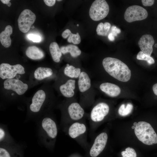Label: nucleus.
I'll return each mask as SVG.
<instances>
[{
	"mask_svg": "<svg viewBox=\"0 0 157 157\" xmlns=\"http://www.w3.org/2000/svg\"><path fill=\"white\" fill-rule=\"evenodd\" d=\"M67 41L75 44H79L81 42V39L79 33H77L76 34H75L71 33L67 39Z\"/></svg>",
	"mask_w": 157,
	"mask_h": 157,
	"instance_id": "26",
	"label": "nucleus"
},
{
	"mask_svg": "<svg viewBox=\"0 0 157 157\" xmlns=\"http://www.w3.org/2000/svg\"><path fill=\"white\" fill-rule=\"evenodd\" d=\"M109 10V6L106 1L96 0L90 8L89 15L92 20L98 21L106 17Z\"/></svg>",
	"mask_w": 157,
	"mask_h": 157,
	"instance_id": "3",
	"label": "nucleus"
},
{
	"mask_svg": "<svg viewBox=\"0 0 157 157\" xmlns=\"http://www.w3.org/2000/svg\"><path fill=\"white\" fill-rule=\"evenodd\" d=\"M100 90L109 96L114 97L119 95L121 89L117 85L110 83H102L99 87Z\"/></svg>",
	"mask_w": 157,
	"mask_h": 157,
	"instance_id": "14",
	"label": "nucleus"
},
{
	"mask_svg": "<svg viewBox=\"0 0 157 157\" xmlns=\"http://www.w3.org/2000/svg\"><path fill=\"white\" fill-rule=\"evenodd\" d=\"M4 89L12 90L19 95L24 94L28 88V85L21 80L15 78L6 79L3 83Z\"/></svg>",
	"mask_w": 157,
	"mask_h": 157,
	"instance_id": "7",
	"label": "nucleus"
},
{
	"mask_svg": "<svg viewBox=\"0 0 157 157\" xmlns=\"http://www.w3.org/2000/svg\"><path fill=\"white\" fill-rule=\"evenodd\" d=\"M35 14L28 9L24 10L20 14L17 20L19 30L26 33L30 29L36 19Z\"/></svg>",
	"mask_w": 157,
	"mask_h": 157,
	"instance_id": "6",
	"label": "nucleus"
},
{
	"mask_svg": "<svg viewBox=\"0 0 157 157\" xmlns=\"http://www.w3.org/2000/svg\"><path fill=\"white\" fill-rule=\"evenodd\" d=\"M75 88V81L70 79L59 87L60 91L65 97L70 98L74 95V90Z\"/></svg>",
	"mask_w": 157,
	"mask_h": 157,
	"instance_id": "15",
	"label": "nucleus"
},
{
	"mask_svg": "<svg viewBox=\"0 0 157 157\" xmlns=\"http://www.w3.org/2000/svg\"><path fill=\"white\" fill-rule=\"evenodd\" d=\"M45 90L40 89L37 91L33 96L29 109L32 112L37 113L41 110L47 98Z\"/></svg>",
	"mask_w": 157,
	"mask_h": 157,
	"instance_id": "10",
	"label": "nucleus"
},
{
	"mask_svg": "<svg viewBox=\"0 0 157 157\" xmlns=\"http://www.w3.org/2000/svg\"><path fill=\"white\" fill-rule=\"evenodd\" d=\"M81 73L80 68H76L74 66L67 64L64 70V74L70 78H78Z\"/></svg>",
	"mask_w": 157,
	"mask_h": 157,
	"instance_id": "23",
	"label": "nucleus"
},
{
	"mask_svg": "<svg viewBox=\"0 0 157 157\" xmlns=\"http://www.w3.org/2000/svg\"><path fill=\"white\" fill-rule=\"evenodd\" d=\"M79 26V24H77V26Z\"/></svg>",
	"mask_w": 157,
	"mask_h": 157,
	"instance_id": "42",
	"label": "nucleus"
},
{
	"mask_svg": "<svg viewBox=\"0 0 157 157\" xmlns=\"http://www.w3.org/2000/svg\"><path fill=\"white\" fill-rule=\"evenodd\" d=\"M148 13L143 7L138 5H133L128 7L124 14V18L126 21L131 22L140 21L146 18Z\"/></svg>",
	"mask_w": 157,
	"mask_h": 157,
	"instance_id": "5",
	"label": "nucleus"
},
{
	"mask_svg": "<svg viewBox=\"0 0 157 157\" xmlns=\"http://www.w3.org/2000/svg\"><path fill=\"white\" fill-rule=\"evenodd\" d=\"M142 2L144 6H151L154 3V0H142Z\"/></svg>",
	"mask_w": 157,
	"mask_h": 157,
	"instance_id": "31",
	"label": "nucleus"
},
{
	"mask_svg": "<svg viewBox=\"0 0 157 157\" xmlns=\"http://www.w3.org/2000/svg\"><path fill=\"white\" fill-rule=\"evenodd\" d=\"M114 35L112 33H110L108 35V38L110 41H113L115 39Z\"/></svg>",
	"mask_w": 157,
	"mask_h": 157,
	"instance_id": "39",
	"label": "nucleus"
},
{
	"mask_svg": "<svg viewBox=\"0 0 157 157\" xmlns=\"http://www.w3.org/2000/svg\"><path fill=\"white\" fill-rule=\"evenodd\" d=\"M68 112L71 119L78 120L81 119L84 114V111L80 105L77 102L70 104L68 108Z\"/></svg>",
	"mask_w": 157,
	"mask_h": 157,
	"instance_id": "13",
	"label": "nucleus"
},
{
	"mask_svg": "<svg viewBox=\"0 0 157 157\" xmlns=\"http://www.w3.org/2000/svg\"><path fill=\"white\" fill-rule=\"evenodd\" d=\"M137 58L138 60L146 61L150 65L153 64L155 63L154 60L152 57L144 53L141 51H140L138 53Z\"/></svg>",
	"mask_w": 157,
	"mask_h": 157,
	"instance_id": "25",
	"label": "nucleus"
},
{
	"mask_svg": "<svg viewBox=\"0 0 157 157\" xmlns=\"http://www.w3.org/2000/svg\"><path fill=\"white\" fill-rule=\"evenodd\" d=\"M0 1L3 3L7 4L8 7H10L11 5V3L10 2V0H1Z\"/></svg>",
	"mask_w": 157,
	"mask_h": 157,
	"instance_id": "37",
	"label": "nucleus"
},
{
	"mask_svg": "<svg viewBox=\"0 0 157 157\" xmlns=\"http://www.w3.org/2000/svg\"><path fill=\"white\" fill-rule=\"evenodd\" d=\"M62 53L65 54L69 53L71 56L74 58L79 56L81 53V51L76 45L69 44L66 46H63L60 48Z\"/></svg>",
	"mask_w": 157,
	"mask_h": 157,
	"instance_id": "22",
	"label": "nucleus"
},
{
	"mask_svg": "<svg viewBox=\"0 0 157 157\" xmlns=\"http://www.w3.org/2000/svg\"><path fill=\"white\" fill-rule=\"evenodd\" d=\"M111 26L110 24L108 22H106L104 24V28L105 31L108 33Z\"/></svg>",
	"mask_w": 157,
	"mask_h": 157,
	"instance_id": "35",
	"label": "nucleus"
},
{
	"mask_svg": "<svg viewBox=\"0 0 157 157\" xmlns=\"http://www.w3.org/2000/svg\"><path fill=\"white\" fill-rule=\"evenodd\" d=\"M0 157H11L10 153L6 149L0 148Z\"/></svg>",
	"mask_w": 157,
	"mask_h": 157,
	"instance_id": "30",
	"label": "nucleus"
},
{
	"mask_svg": "<svg viewBox=\"0 0 157 157\" xmlns=\"http://www.w3.org/2000/svg\"><path fill=\"white\" fill-rule=\"evenodd\" d=\"M109 111V106L106 103L101 102L96 105L90 113V119L94 122L102 121L108 114Z\"/></svg>",
	"mask_w": 157,
	"mask_h": 157,
	"instance_id": "8",
	"label": "nucleus"
},
{
	"mask_svg": "<svg viewBox=\"0 0 157 157\" xmlns=\"http://www.w3.org/2000/svg\"><path fill=\"white\" fill-rule=\"evenodd\" d=\"M27 37L29 40L33 42H40L41 40V37L39 35L33 33L28 34L26 35Z\"/></svg>",
	"mask_w": 157,
	"mask_h": 157,
	"instance_id": "29",
	"label": "nucleus"
},
{
	"mask_svg": "<svg viewBox=\"0 0 157 157\" xmlns=\"http://www.w3.org/2000/svg\"><path fill=\"white\" fill-rule=\"evenodd\" d=\"M26 54L28 58L34 60L41 59L44 56L42 51L34 46L28 47L26 50Z\"/></svg>",
	"mask_w": 157,
	"mask_h": 157,
	"instance_id": "20",
	"label": "nucleus"
},
{
	"mask_svg": "<svg viewBox=\"0 0 157 157\" xmlns=\"http://www.w3.org/2000/svg\"><path fill=\"white\" fill-rule=\"evenodd\" d=\"M122 157H136L137 154L135 150L133 148L128 147L124 151L121 152Z\"/></svg>",
	"mask_w": 157,
	"mask_h": 157,
	"instance_id": "27",
	"label": "nucleus"
},
{
	"mask_svg": "<svg viewBox=\"0 0 157 157\" xmlns=\"http://www.w3.org/2000/svg\"><path fill=\"white\" fill-rule=\"evenodd\" d=\"M133 108V106L131 103L127 104L126 106L125 104H123L119 107L118 110V113L121 116H126L131 113Z\"/></svg>",
	"mask_w": 157,
	"mask_h": 157,
	"instance_id": "24",
	"label": "nucleus"
},
{
	"mask_svg": "<svg viewBox=\"0 0 157 157\" xmlns=\"http://www.w3.org/2000/svg\"><path fill=\"white\" fill-rule=\"evenodd\" d=\"M108 138V135L105 132L101 133L97 136L90 150L91 157H96L102 152L106 146Z\"/></svg>",
	"mask_w": 157,
	"mask_h": 157,
	"instance_id": "9",
	"label": "nucleus"
},
{
	"mask_svg": "<svg viewBox=\"0 0 157 157\" xmlns=\"http://www.w3.org/2000/svg\"><path fill=\"white\" fill-rule=\"evenodd\" d=\"M25 73L24 67L20 64L11 65L3 63L0 65V77L2 79L14 78L17 74Z\"/></svg>",
	"mask_w": 157,
	"mask_h": 157,
	"instance_id": "4",
	"label": "nucleus"
},
{
	"mask_svg": "<svg viewBox=\"0 0 157 157\" xmlns=\"http://www.w3.org/2000/svg\"><path fill=\"white\" fill-rule=\"evenodd\" d=\"M53 74V71L51 68L40 67L35 70L33 76L36 80L41 81L50 77Z\"/></svg>",
	"mask_w": 157,
	"mask_h": 157,
	"instance_id": "18",
	"label": "nucleus"
},
{
	"mask_svg": "<svg viewBox=\"0 0 157 157\" xmlns=\"http://www.w3.org/2000/svg\"><path fill=\"white\" fill-rule=\"evenodd\" d=\"M154 46L155 47L157 48V43L155 44Z\"/></svg>",
	"mask_w": 157,
	"mask_h": 157,
	"instance_id": "40",
	"label": "nucleus"
},
{
	"mask_svg": "<svg viewBox=\"0 0 157 157\" xmlns=\"http://www.w3.org/2000/svg\"><path fill=\"white\" fill-rule=\"evenodd\" d=\"M5 135V132L1 128L0 129V141L2 140L3 138Z\"/></svg>",
	"mask_w": 157,
	"mask_h": 157,
	"instance_id": "36",
	"label": "nucleus"
},
{
	"mask_svg": "<svg viewBox=\"0 0 157 157\" xmlns=\"http://www.w3.org/2000/svg\"><path fill=\"white\" fill-rule=\"evenodd\" d=\"M152 89L154 94L157 96V83L153 85Z\"/></svg>",
	"mask_w": 157,
	"mask_h": 157,
	"instance_id": "38",
	"label": "nucleus"
},
{
	"mask_svg": "<svg viewBox=\"0 0 157 157\" xmlns=\"http://www.w3.org/2000/svg\"><path fill=\"white\" fill-rule=\"evenodd\" d=\"M86 130L85 125L78 122L72 124L69 127L68 130L69 136L72 138H75L84 133Z\"/></svg>",
	"mask_w": 157,
	"mask_h": 157,
	"instance_id": "16",
	"label": "nucleus"
},
{
	"mask_svg": "<svg viewBox=\"0 0 157 157\" xmlns=\"http://www.w3.org/2000/svg\"><path fill=\"white\" fill-rule=\"evenodd\" d=\"M138 139L147 145L157 143V135L150 124L144 121L138 122L134 129Z\"/></svg>",
	"mask_w": 157,
	"mask_h": 157,
	"instance_id": "2",
	"label": "nucleus"
},
{
	"mask_svg": "<svg viewBox=\"0 0 157 157\" xmlns=\"http://www.w3.org/2000/svg\"><path fill=\"white\" fill-rule=\"evenodd\" d=\"M45 4L49 6H53L56 3L55 0H44Z\"/></svg>",
	"mask_w": 157,
	"mask_h": 157,
	"instance_id": "34",
	"label": "nucleus"
},
{
	"mask_svg": "<svg viewBox=\"0 0 157 157\" xmlns=\"http://www.w3.org/2000/svg\"><path fill=\"white\" fill-rule=\"evenodd\" d=\"M42 127L48 135L52 139L56 137L58 131L55 122L51 119L48 117L44 118L42 122Z\"/></svg>",
	"mask_w": 157,
	"mask_h": 157,
	"instance_id": "12",
	"label": "nucleus"
},
{
	"mask_svg": "<svg viewBox=\"0 0 157 157\" xmlns=\"http://www.w3.org/2000/svg\"><path fill=\"white\" fill-rule=\"evenodd\" d=\"M154 43V41L151 35L145 34L140 38L138 44L142 52L150 56L153 52L152 46Z\"/></svg>",
	"mask_w": 157,
	"mask_h": 157,
	"instance_id": "11",
	"label": "nucleus"
},
{
	"mask_svg": "<svg viewBox=\"0 0 157 157\" xmlns=\"http://www.w3.org/2000/svg\"><path fill=\"white\" fill-rule=\"evenodd\" d=\"M102 65L105 70L118 81L126 82L130 79L131 73L128 66L119 60L112 57L104 58Z\"/></svg>",
	"mask_w": 157,
	"mask_h": 157,
	"instance_id": "1",
	"label": "nucleus"
},
{
	"mask_svg": "<svg viewBox=\"0 0 157 157\" xmlns=\"http://www.w3.org/2000/svg\"><path fill=\"white\" fill-rule=\"evenodd\" d=\"M49 49L53 60L55 62H59L62 54L58 44L55 42H52L49 45Z\"/></svg>",
	"mask_w": 157,
	"mask_h": 157,
	"instance_id": "21",
	"label": "nucleus"
},
{
	"mask_svg": "<svg viewBox=\"0 0 157 157\" xmlns=\"http://www.w3.org/2000/svg\"><path fill=\"white\" fill-rule=\"evenodd\" d=\"M78 80L79 89L81 92L88 90L91 86V80L88 75L85 72H81Z\"/></svg>",
	"mask_w": 157,
	"mask_h": 157,
	"instance_id": "17",
	"label": "nucleus"
},
{
	"mask_svg": "<svg viewBox=\"0 0 157 157\" xmlns=\"http://www.w3.org/2000/svg\"><path fill=\"white\" fill-rule=\"evenodd\" d=\"M96 32L97 35L103 36H106L108 33L104 29V24L102 22L100 23L97 25Z\"/></svg>",
	"mask_w": 157,
	"mask_h": 157,
	"instance_id": "28",
	"label": "nucleus"
},
{
	"mask_svg": "<svg viewBox=\"0 0 157 157\" xmlns=\"http://www.w3.org/2000/svg\"><path fill=\"white\" fill-rule=\"evenodd\" d=\"M57 1H61V0H57Z\"/></svg>",
	"mask_w": 157,
	"mask_h": 157,
	"instance_id": "43",
	"label": "nucleus"
},
{
	"mask_svg": "<svg viewBox=\"0 0 157 157\" xmlns=\"http://www.w3.org/2000/svg\"><path fill=\"white\" fill-rule=\"evenodd\" d=\"M31 28H34V26H32V27H31Z\"/></svg>",
	"mask_w": 157,
	"mask_h": 157,
	"instance_id": "41",
	"label": "nucleus"
},
{
	"mask_svg": "<svg viewBox=\"0 0 157 157\" xmlns=\"http://www.w3.org/2000/svg\"><path fill=\"white\" fill-rule=\"evenodd\" d=\"M71 33L69 29H66L62 33V36L64 38L66 39L69 36Z\"/></svg>",
	"mask_w": 157,
	"mask_h": 157,
	"instance_id": "33",
	"label": "nucleus"
},
{
	"mask_svg": "<svg viewBox=\"0 0 157 157\" xmlns=\"http://www.w3.org/2000/svg\"><path fill=\"white\" fill-rule=\"evenodd\" d=\"M12 33V27L9 25L6 26L4 30L1 33L0 41L2 45L5 47L8 48L10 46L11 40L10 36Z\"/></svg>",
	"mask_w": 157,
	"mask_h": 157,
	"instance_id": "19",
	"label": "nucleus"
},
{
	"mask_svg": "<svg viewBox=\"0 0 157 157\" xmlns=\"http://www.w3.org/2000/svg\"><path fill=\"white\" fill-rule=\"evenodd\" d=\"M111 30L112 33L113 34L114 36H117L118 34L119 33L121 32L120 30L117 28V27L114 26H112Z\"/></svg>",
	"mask_w": 157,
	"mask_h": 157,
	"instance_id": "32",
	"label": "nucleus"
}]
</instances>
